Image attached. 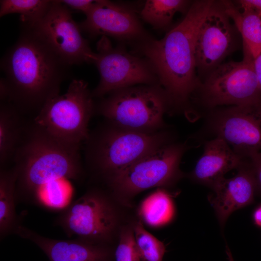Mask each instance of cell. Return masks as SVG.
<instances>
[{
  "label": "cell",
  "instance_id": "6da1fadb",
  "mask_svg": "<svg viewBox=\"0 0 261 261\" xmlns=\"http://www.w3.org/2000/svg\"><path fill=\"white\" fill-rule=\"evenodd\" d=\"M71 67L32 26L20 23L17 41L0 60L9 91L7 102L24 116L35 117L59 95L62 83L71 74Z\"/></svg>",
  "mask_w": 261,
  "mask_h": 261
},
{
  "label": "cell",
  "instance_id": "7a4b0ae2",
  "mask_svg": "<svg viewBox=\"0 0 261 261\" xmlns=\"http://www.w3.org/2000/svg\"><path fill=\"white\" fill-rule=\"evenodd\" d=\"M200 0L191 5L184 18L163 38L140 43V49L156 73L170 108H182L198 87L195 44L199 27L214 4Z\"/></svg>",
  "mask_w": 261,
  "mask_h": 261
},
{
  "label": "cell",
  "instance_id": "3957f363",
  "mask_svg": "<svg viewBox=\"0 0 261 261\" xmlns=\"http://www.w3.org/2000/svg\"><path fill=\"white\" fill-rule=\"evenodd\" d=\"M17 174L16 201L41 204V194L49 184L79 181L85 174L81 144L50 134L32 120L13 160Z\"/></svg>",
  "mask_w": 261,
  "mask_h": 261
},
{
  "label": "cell",
  "instance_id": "277c9868",
  "mask_svg": "<svg viewBox=\"0 0 261 261\" xmlns=\"http://www.w3.org/2000/svg\"><path fill=\"white\" fill-rule=\"evenodd\" d=\"M167 131L144 133L118 127L107 121L86 142L87 165L106 181L133 163L171 143Z\"/></svg>",
  "mask_w": 261,
  "mask_h": 261
},
{
  "label": "cell",
  "instance_id": "5b68a950",
  "mask_svg": "<svg viewBox=\"0 0 261 261\" xmlns=\"http://www.w3.org/2000/svg\"><path fill=\"white\" fill-rule=\"evenodd\" d=\"M170 109L160 85H140L118 89L95 104V113L118 127L154 133L165 127L164 114Z\"/></svg>",
  "mask_w": 261,
  "mask_h": 261
},
{
  "label": "cell",
  "instance_id": "8992f818",
  "mask_svg": "<svg viewBox=\"0 0 261 261\" xmlns=\"http://www.w3.org/2000/svg\"><path fill=\"white\" fill-rule=\"evenodd\" d=\"M93 99L87 82L73 79L66 93L48 101L32 120L59 140L81 144L89 135L88 123L95 114Z\"/></svg>",
  "mask_w": 261,
  "mask_h": 261
},
{
  "label": "cell",
  "instance_id": "52a82bcc",
  "mask_svg": "<svg viewBox=\"0 0 261 261\" xmlns=\"http://www.w3.org/2000/svg\"><path fill=\"white\" fill-rule=\"evenodd\" d=\"M186 144L171 143L116 174L105 182L116 194L133 196L156 187H169L183 176L180 169Z\"/></svg>",
  "mask_w": 261,
  "mask_h": 261
},
{
  "label": "cell",
  "instance_id": "ba28073f",
  "mask_svg": "<svg viewBox=\"0 0 261 261\" xmlns=\"http://www.w3.org/2000/svg\"><path fill=\"white\" fill-rule=\"evenodd\" d=\"M239 62L219 64L202 84L201 100L209 108L223 105L237 106L261 101V88L254 68V58L243 47Z\"/></svg>",
  "mask_w": 261,
  "mask_h": 261
},
{
  "label": "cell",
  "instance_id": "9c48e42d",
  "mask_svg": "<svg viewBox=\"0 0 261 261\" xmlns=\"http://www.w3.org/2000/svg\"><path fill=\"white\" fill-rule=\"evenodd\" d=\"M96 48L92 63L98 69L100 80L91 91L94 98H101L130 87L160 85L156 73L146 59L132 55L121 47H114L107 36L101 37Z\"/></svg>",
  "mask_w": 261,
  "mask_h": 261
},
{
  "label": "cell",
  "instance_id": "30bf717a",
  "mask_svg": "<svg viewBox=\"0 0 261 261\" xmlns=\"http://www.w3.org/2000/svg\"><path fill=\"white\" fill-rule=\"evenodd\" d=\"M116 223L112 205L97 189L87 191L66 206L55 220L69 237L101 245L108 240Z\"/></svg>",
  "mask_w": 261,
  "mask_h": 261
},
{
  "label": "cell",
  "instance_id": "8fae6325",
  "mask_svg": "<svg viewBox=\"0 0 261 261\" xmlns=\"http://www.w3.org/2000/svg\"><path fill=\"white\" fill-rule=\"evenodd\" d=\"M208 126L242 159L261 151V101L211 112Z\"/></svg>",
  "mask_w": 261,
  "mask_h": 261
},
{
  "label": "cell",
  "instance_id": "7c38bea8",
  "mask_svg": "<svg viewBox=\"0 0 261 261\" xmlns=\"http://www.w3.org/2000/svg\"><path fill=\"white\" fill-rule=\"evenodd\" d=\"M30 25L69 65L92 63L95 52L82 36L79 24L73 20L71 9L59 0H53L46 14Z\"/></svg>",
  "mask_w": 261,
  "mask_h": 261
},
{
  "label": "cell",
  "instance_id": "4fadbf2b",
  "mask_svg": "<svg viewBox=\"0 0 261 261\" xmlns=\"http://www.w3.org/2000/svg\"><path fill=\"white\" fill-rule=\"evenodd\" d=\"M86 18L79 23L82 30L90 38L99 35L126 41L151 38L142 26L135 11L129 6L106 0H95Z\"/></svg>",
  "mask_w": 261,
  "mask_h": 261
},
{
  "label": "cell",
  "instance_id": "5bb4252c",
  "mask_svg": "<svg viewBox=\"0 0 261 261\" xmlns=\"http://www.w3.org/2000/svg\"><path fill=\"white\" fill-rule=\"evenodd\" d=\"M234 29L222 5H213L202 22L195 40L196 68L206 72L216 68L234 48Z\"/></svg>",
  "mask_w": 261,
  "mask_h": 261
},
{
  "label": "cell",
  "instance_id": "9a60e30c",
  "mask_svg": "<svg viewBox=\"0 0 261 261\" xmlns=\"http://www.w3.org/2000/svg\"><path fill=\"white\" fill-rule=\"evenodd\" d=\"M208 200L213 207L221 229L229 216L235 211L251 203L256 192L253 174L248 159L230 178L224 177L212 188Z\"/></svg>",
  "mask_w": 261,
  "mask_h": 261
},
{
  "label": "cell",
  "instance_id": "2e32d148",
  "mask_svg": "<svg viewBox=\"0 0 261 261\" xmlns=\"http://www.w3.org/2000/svg\"><path fill=\"white\" fill-rule=\"evenodd\" d=\"M37 245L50 261H109V250L103 245L97 244L78 238L58 240L43 236L22 225L14 233Z\"/></svg>",
  "mask_w": 261,
  "mask_h": 261
},
{
  "label": "cell",
  "instance_id": "e0dca14e",
  "mask_svg": "<svg viewBox=\"0 0 261 261\" xmlns=\"http://www.w3.org/2000/svg\"><path fill=\"white\" fill-rule=\"evenodd\" d=\"M244 160L223 140L215 137L206 142L190 176L196 182L212 189L227 172L237 169Z\"/></svg>",
  "mask_w": 261,
  "mask_h": 261
},
{
  "label": "cell",
  "instance_id": "ac0fdd59",
  "mask_svg": "<svg viewBox=\"0 0 261 261\" xmlns=\"http://www.w3.org/2000/svg\"><path fill=\"white\" fill-rule=\"evenodd\" d=\"M11 103L0 102V165L7 167L24 139L29 121Z\"/></svg>",
  "mask_w": 261,
  "mask_h": 261
},
{
  "label": "cell",
  "instance_id": "d6986e66",
  "mask_svg": "<svg viewBox=\"0 0 261 261\" xmlns=\"http://www.w3.org/2000/svg\"><path fill=\"white\" fill-rule=\"evenodd\" d=\"M224 11L240 33L243 46L255 59L261 54V17L253 11L241 9L228 1L221 2Z\"/></svg>",
  "mask_w": 261,
  "mask_h": 261
},
{
  "label": "cell",
  "instance_id": "ffe728a7",
  "mask_svg": "<svg viewBox=\"0 0 261 261\" xmlns=\"http://www.w3.org/2000/svg\"><path fill=\"white\" fill-rule=\"evenodd\" d=\"M16 170L11 167L0 168V237L3 240L14 233L20 223L15 211Z\"/></svg>",
  "mask_w": 261,
  "mask_h": 261
},
{
  "label": "cell",
  "instance_id": "44dd1931",
  "mask_svg": "<svg viewBox=\"0 0 261 261\" xmlns=\"http://www.w3.org/2000/svg\"><path fill=\"white\" fill-rule=\"evenodd\" d=\"M139 214L151 227H160L170 223L175 215L173 196L166 190L158 188L142 202Z\"/></svg>",
  "mask_w": 261,
  "mask_h": 261
},
{
  "label": "cell",
  "instance_id": "7402d4cb",
  "mask_svg": "<svg viewBox=\"0 0 261 261\" xmlns=\"http://www.w3.org/2000/svg\"><path fill=\"white\" fill-rule=\"evenodd\" d=\"M191 2L185 0H147L143 7L142 19L155 29H164L172 22L177 12L186 14Z\"/></svg>",
  "mask_w": 261,
  "mask_h": 261
},
{
  "label": "cell",
  "instance_id": "603a6c76",
  "mask_svg": "<svg viewBox=\"0 0 261 261\" xmlns=\"http://www.w3.org/2000/svg\"><path fill=\"white\" fill-rule=\"evenodd\" d=\"M53 0H1L0 16L11 14L20 15V22L33 25L48 12Z\"/></svg>",
  "mask_w": 261,
  "mask_h": 261
},
{
  "label": "cell",
  "instance_id": "cb8c5ba5",
  "mask_svg": "<svg viewBox=\"0 0 261 261\" xmlns=\"http://www.w3.org/2000/svg\"><path fill=\"white\" fill-rule=\"evenodd\" d=\"M133 232L137 248L143 261H162L166 252L163 242L147 231L140 221L134 226Z\"/></svg>",
  "mask_w": 261,
  "mask_h": 261
},
{
  "label": "cell",
  "instance_id": "d4e9b609",
  "mask_svg": "<svg viewBox=\"0 0 261 261\" xmlns=\"http://www.w3.org/2000/svg\"><path fill=\"white\" fill-rule=\"evenodd\" d=\"M115 257L116 261H140L132 230L127 228L121 232Z\"/></svg>",
  "mask_w": 261,
  "mask_h": 261
},
{
  "label": "cell",
  "instance_id": "484cf974",
  "mask_svg": "<svg viewBox=\"0 0 261 261\" xmlns=\"http://www.w3.org/2000/svg\"><path fill=\"white\" fill-rule=\"evenodd\" d=\"M67 193L62 181L45 187L41 194V204L51 208L64 207L67 200Z\"/></svg>",
  "mask_w": 261,
  "mask_h": 261
},
{
  "label": "cell",
  "instance_id": "4316f807",
  "mask_svg": "<svg viewBox=\"0 0 261 261\" xmlns=\"http://www.w3.org/2000/svg\"><path fill=\"white\" fill-rule=\"evenodd\" d=\"M247 159L253 174L256 192L261 194V151L253 153Z\"/></svg>",
  "mask_w": 261,
  "mask_h": 261
},
{
  "label": "cell",
  "instance_id": "83f0119b",
  "mask_svg": "<svg viewBox=\"0 0 261 261\" xmlns=\"http://www.w3.org/2000/svg\"><path fill=\"white\" fill-rule=\"evenodd\" d=\"M59 1L71 10L81 12L87 15L92 9L95 0H62Z\"/></svg>",
  "mask_w": 261,
  "mask_h": 261
},
{
  "label": "cell",
  "instance_id": "f1b7e54d",
  "mask_svg": "<svg viewBox=\"0 0 261 261\" xmlns=\"http://www.w3.org/2000/svg\"><path fill=\"white\" fill-rule=\"evenodd\" d=\"M237 1L239 8L251 10L261 17V0H240Z\"/></svg>",
  "mask_w": 261,
  "mask_h": 261
},
{
  "label": "cell",
  "instance_id": "f546056e",
  "mask_svg": "<svg viewBox=\"0 0 261 261\" xmlns=\"http://www.w3.org/2000/svg\"><path fill=\"white\" fill-rule=\"evenodd\" d=\"M254 68L261 88V54L254 59Z\"/></svg>",
  "mask_w": 261,
  "mask_h": 261
},
{
  "label": "cell",
  "instance_id": "4dcf8cb0",
  "mask_svg": "<svg viewBox=\"0 0 261 261\" xmlns=\"http://www.w3.org/2000/svg\"><path fill=\"white\" fill-rule=\"evenodd\" d=\"M252 218L254 224L261 227V204L253 212Z\"/></svg>",
  "mask_w": 261,
  "mask_h": 261
},
{
  "label": "cell",
  "instance_id": "1f68e13d",
  "mask_svg": "<svg viewBox=\"0 0 261 261\" xmlns=\"http://www.w3.org/2000/svg\"><path fill=\"white\" fill-rule=\"evenodd\" d=\"M226 252L228 257V261H234L230 249L227 246L226 247Z\"/></svg>",
  "mask_w": 261,
  "mask_h": 261
}]
</instances>
